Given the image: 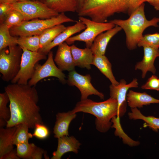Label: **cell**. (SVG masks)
Returning a JSON list of instances; mask_svg holds the SVG:
<instances>
[{
  "instance_id": "cell-45",
  "label": "cell",
  "mask_w": 159,
  "mask_h": 159,
  "mask_svg": "<svg viewBox=\"0 0 159 159\" xmlns=\"http://www.w3.org/2000/svg\"></svg>"
},
{
  "instance_id": "cell-41",
  "label": "cell",
  "mask_w": 159,
  "mask_h": 159,
  "mask_svg": "<svg viewBox=\"0 0 159 159\" xmlns=\"http://www.w3.org/2000/svg\"><path fill=\"white\" fill-rule=\"evenodd\" d=\"M18 2V0H0V3H4L13 4Z\"/></svg>"
},
{
  "instance_id": "cell-34",
  "label": "cell",
  "mask_w": 159,
  "mask_h": 159,
  "mask_svg": "<svg viewBox=\"0 0 159 159\" xmlns=\"http://www.w3.org/2000/svg\"><path fill=\"white\" fill-rule=\"evenodd\" d=\"M33 136L40 140L47 138L49 136L50 132L48 127L44 124H38L34 128Z\"/></svg>"
},
{
  "instance_id": "cell-10",
  "label": "cell",
  "mask_w": 159,
  "mask_h": 159,
  "mask_svg": "<svg viewBox=\"0 0 159 159\" xmlns=\"http://www.w3.org/2000/svg\"><path fill=\"white\" fill-rule=\"evenodd\" d=\"M62 71L55 65L53 58V54L50 51L45 62L41 65L37 63L35 66L34 74L28 82L30 86L35 85L43 79L54 77L58 78L62 83L66 82V76Z\"/></svg>"
},
{
  "instance_id": "cell-23",
  "label": "cell",
  "mask_w": 159,
  "mask_h": 159,
  "mask_svg": "<svg viewBox=\"0 0 159 159\" xmlns=\"http://www.w3.org/2000/svg\"><path fill=\"white\" fill-rule=\"evenodd\" d=\"M44 3L50 8L60 13L77 12L78 5L76 0H45Z\"/></svg>"
},
{
  "instance_id": "cell-24",
  "label": "cell",
  "mask_w": 159,
  "mask_h": 159,
  "mask_svg": "<svg viewBox=\"0 0 159 159\" xmlns=\"http://www.w3.org/2000/svg\"><path fill=\"white\" fill-rule=\"evenodd\" d=\"M67 28L62 24L48 28L39 35L40 49L51 42L56 37Z\"/></svg>"
},
{
  "instance_id": "cell-4",
  "label": "cell",
  "mask_w": 159,
  "mask_h": 159,
  "mask_svg": "<svg viewBox=\"0 0 159 159\" xmlns=\"http://www.w3.org/2000/svg\"><path fill=\"white\" fill-rule=\"evenodd\" d=\"M130 0H82L77 11L78 16L92 21L106 22L115 13H127Z\"/></svg>"
},
{
  "instance_id": "cell-25",
  "label": "cell",
  "mask_w": 159,
  "mask_h": 159,
  "mask_svg": "<svg viewBox=\"0 0 159 159\" xmlns=\"http://www.w3.org/2000/svg\"><path fill=\"white\" fill-rule=\"evenodd\" d=\"M129 119L134 120H141L153 130L157 132L159 130V118L153 116H146L143 115L137 108H132L128 113Z\"/></svg>"
},
{
  "instance_id": "cell-43",
  "label": "cell",
  "mask_w": 159,
  "mask_h": 159,
  "mask_svg": "<svg viewBox=\"0 0 159 159\" xmlns=\"http://www.w3.org/2000/svg\"><path fill=\"white\" fill-rule=\"evenodd\" d=\"M77 1V4H78V8L79 7V6L80 4V3H81V1H82V0H76Z\"/></svg>"
},
{
  "instance_id": "cell-15",
  "label": "cell",
  "mask_w": 159,
  "mask_h": 159,
  "mask_svg": "<svg viewBox=\"0 0 159 159\" xmlns=\"http://www.w3.org/2000/svg\"><path fill=\"white\" fill-rule=\"evenodd\" d=\"M85 28V25L80 21L79 20L76 21L74 24L67 27L66 28L58 35L51 42L40 49L39 51L46 54L52 48L65 42L72 35L84 30Z\"/></svg>"
},
{
  "instance_id": "cell-30",
  "label": "cell",
  "mask_w": 159,
  "mask_h": 159,
  "mask_svg": "<svg viewBox=\"0 0 159 159\" xmlns=\"http://www.w3.org/2000/svg\"><path fill=\"white\" fill-rule=\"evenodd\" d=\"M16 151L20 158L31 159L32 156L36 147L33 143L29 142L19 144L16 145Z\"/></svg>"
},
{
  "instance_id": "cell-9",
  "label": "cell",
  "mask_w": 159,
  "mask_h": 159,
  "mask_svg": "<svg viewBox=\"0 0 159 159\" xmlns=\"http://www.w3.org/2000/svg\"><path fill=\"white\" fill-rule=\"evenodd\" d=\"M13 8L23 15L24 21L38 18L47 19L57 16L59 13L38 0L17 2L12 4Z\"/></svg>"
},
{
  "instance_id": "cell-39",
  "label": "cell",
  "mask_w": 159,
  "mask_h": 159,
  "mask_svg": "<svg viewBox=\"0 0 159 159\" xmlns=\"http://www.w3.org/2000/svg\"><path fill=\"white\" fill-rule=\"evenodd\" d=\"M16 153V150L14 149L5 154L2 159H19Z\"/></svg>"
},
{
  "instance_id": "cell-33",
  "label": "cell",
  "mask_w": 159,
  "mask_h": 159,
  "mask_svg": "<svg viewBox=\"0 0 159 159\" xmlns=\"http://www.w3.org/2000/svg\"><path fill=\"white\" fill-rule=\"evenodd\" d=\"M148 45L159 48V33L156 32L153 34H147L143 35L138 43L137 46L143 47Z\"/></svg>"
},
{
  "instance_id": "cell-3",
  "label": "cell",
  "mask_w": 159,
  "mask_h": 159,
  "mask_svg": "<svg viewBox=\"0 0 159 159\" xmlns=\"http://www.w3.org/2000/svg\"><path fill=\"white\" fill-rule=\"evenodd\" d=\"M145 4L143 3L134 11L126 20L115 19L109 22L120 27L126 36V44L130 50L135 49L143 36L145 29L150 26H159V18L154 17L150 20L146 18Z\"/></svg>"
},
{
  "instance_id": "cell-11",
  "label": "cell",
  "mask_w": 159,
  "mask_h": 159,
  "mask_svg": "<svg viewBox=\"0 0 159 159\" xmlns=\"http://www.w3.org/2000/svg\"><path fill=\"white\" fill-rule=\"evenodd\" d=\"M91 79L90 74L82 75L73 70L69 73L67 82L69 85L75 86L78 88L81 93V100L86 99L88 96L92 95L104 99V94L94 87L91 82Z\"/></svg>"
},
{
  "instance_id": "cell-18",
  "label": "cell",
  "mask_w": 159,
  "mask_h": 159,
  "mask_svg": "<svg viewBox=\"0 0 159 159\" xmlns=\"http://www.w3.org/2000/svg\"><path fill=\"white\" fill-rule=\"evenodd\" d=\"M76 114L71 111L67 112H58L56 115V121L53 132L57 139L65 136H69L68 129L71 122L76 117Z\"/></svg>"
},
{
  "instance_id": "cell-36",
  "label": "cell",
  "mask_w": 159,
  "mask_h": 159,
  "mask_svg": "<svg viewBox=\"0 0 159 159\" xmlns=\"http://www.w3.org/2000/svg\"><path fill=\"white\" fill-rule=\"evenodd\" d=\"M13 9L12 4L0 3V24L4 23L7 16Z\"/></svg>"
},
{
  "instance_id": "cell-16",
  "label": "cell",
  "mask_w": 159,
  "mask_h": 159,
  "mask_svg": "<svg viewBox=\"0 0 159 159\" xmlns=\"http://www.w3.org/2000/svg\"><path fill=\"white\" fill-rule=\"evenodd\" d=\"M65 136L58 138L56 151L52 153V159H60L65 153L72 152L77 154L81 143L73 136Z\"/></svg>"
},
{
  "instance_id": "cell-27",
  "label": "cell",
  "mask_w": 159,
  "mask_h": 159,
  "mask_svg": "<svg viewBox=\"0 0 159 159\" xmlns=\"http://www.w3.org/2000/svg\"><path fill=\"white\" fill-rule=\"evenodd\" d=\"M17 45L22 49L34 52H38L40 49L39 36H19L18 38Z\"/></svg>"
},
{
  "instance_id": "cell-2",
  "label": "cell",
  "mask_w": 159,
  "mask_h": 159,
  "mask_svg": "<svg viewBox=\"0 0 159 159\" xmlns=\"http://www.w3.org/2000/svg\"><path fill=\"white\" fill-rule=\"evenodd\" d=\"M71 111L73 113L82 112L95 116L96 117V128L98 131L103 133L107 132L112 126V118L118 115L117 101L110 97L100 102L87 98L81 100Z\"/></svg>"
},
{
  "instance_id": "cell-8",
  "label": "cell",
  "mask_w": 159,
  "mask_h": 159,
  "mask_svg": "<svg viewBox=\"0 0 159 159\" xmlns=\"http://www.w3.org/2000/svg\"><path fill=\"white\" fill-rule=\"evenodd\" d=\"M20 70L11 83L26 85L32 77L36 64L41 60L47 59L46 54L40 51L34 52L22 49Z\"/></svg>"
},
{
  "instance_id": "cell-31",
  "label": "cell",
  "mask_w": 159,
  "mask_h": 159,
  "mask_svg": "<svg viewBox=\"0 0 159 159\" xmlns=\"http://www.w3.org/2000/svg\"><path fill=\"white\" fill-rule=\"evenodd\" d=\"M9 102V99L7 93L5 92L0 93V121L7 122L11 117L9 107L7 105Z\"/></svg>"
},
{
  "instance_id": "cell-29",
  "label": "cell",
  "mask_w": 159,
  "mask_h": 159,
  "mask_svg": "<svg viewBox=\"0 0 159 159\" xmlns=\"http://www.w3.org/2000/svg\"><path fill=\"white\" fill-rule=\"evenodd\" d=\"M120 117L117 116H114L111 120V122L113 123L111 127L115 129V135L121 138L125 144H126L130 146L138 145L140 144L139 142L133 140L124 132L121 125Z\"/></svg>"
},
{
  "instance_id": "cell-46",
  "label": "cell",
  "mask_w": 159,
  "mask_h": 159,
  "mask_svg": "<svg viewBox=\"0 0 159 159\" xmlns=\"http://www.w3.org/2000/svg\"></svg>"
},
{
  "instance_id": "cell-32",
  "label": "cell",
  "mask_w": 159,
  "mask_h": 159,
  "mask_svg": "<svg viewBox=\"0 0 159 159\" xmlns=\"http://www.w3.org/2000/svg\"><path fill=\"white\" fill-rule=\"evenodd\" d=\"M24 21V16L19 11L13 9L4 22V24L10 29L21 25Z\"/></svg>"
},
{
  "instance_id": "cell-22",
  "label": "cell",
  "mask_w": 159,
  "mask_h": 159,
  "mask_svg": "<svg viewBox=\"0 0 159 159\" xmlns=\"http://www.w3.org/2000/svg\"><path fill=\"white\" fill-rule=\"evenodd\" d=\"M92 64L94 65L109 79L112 84L117 85L119 84L113 75L112 65L105 55H94Z\"/></svg>"
},
{
  "instance_id": "cell-19",
  "label": "cell",
  "mask_w": 159,
  "mask_h": 159,
  "mask_svg": "<svg viewBox=\"0 0 159 159\" xmlns=\"http://www.w3.org/2000/svg\"><path fill=\"white\" fill-rule=\"evenodd\" d=\"M71 49L75 66L90 69L94 56L91 48L80 49L73 44Z\"/></svg>"
},
{
  "instance_id": "cell-12",
  "label": "cell",
  "mask_w": 159,
  "mask_h": 159,
  "mask_svg": "<svg viewBox=\"0 0 159 159\" xmlns=\"http://www.w3.org/2000/svg\"><path fill=\"white\" fill-rule=\"evenodd\" d=\"M138 83L137 79H134L130 83L127 84L125 81L121 80L117 85L111 84L110 86V97L117 100L118 108V115L120 117L123 116L126 111V101L127 92L131 88L137 87Z\"/></svg>"
},
{
  "instance_id": "cell-1",
  "label": "cell",
  "mask_w": 159,
  "mask_h": 159,
  "mask_svg": "<svg viewBox=\"0 0 159 159\" xmlns=\"http://www.w3.org/2000/svg\"><path fill=\"white\" fill-rule=\"evenodd\" d=\"M35 86L12 83L4 87L9 99L11 117L6 127L24 124L34 129L38 124H44L38 105L39 98Z\"/></svg>"
},
{
  "instance_id": "cell-42",
  "label": "cell",
  "mask_w": 159,
  "mask_h": 159,
  "mask_svg": "<svg viewBox=\"0 0 159 159\" xmlns=\"http://www.w3.org/2000/svg\"><path fill=\"white\" fill-rule=\"evenodd\" d=\"M31 0H18V2H23L28 1Z\"/></svg>"
},
{
  "instance_id": "cell-26",
  "label": "cell",
  "mask_w": 159,
  "mask_h": 159,
  "mask_svg": "<svg viewBox=\"0 0 159 159\" xmlns=\"http://www.w3.org/2000/svg\"><path fill=\"white\" fill-rule=\"evenodd\" d=\"M16 126V129L12 139L14 145L28 142L29 139L33 137L32 134L29 132V128L26 125L21 123Z\"/></svg>"
},
{
  "instance_id": "cell-6",
  "label": "cell",
  "mask_w": 159,
  "mask_h": 159,
  "mask_svg": "<svg viewBox=\"0 0 159 159\" xmlns=\"http://www.w3.org/2000/svg\"><path fill=\"white\" fill-rule=\"evenodd\" d=\"M17 45L0 50V72L2 79L6 82L11 81L20 69L23 50Z\"/></svg>"
},
{
  "instance_id": "cell-40",
  "label": "cell",
  "mask_w": 159,
  "mask_h": 159,
  "mask_svg": "<svg viewBox=\"0 0 159 159\" xmlns=\"http://www.w3.org/2000/svg\"><path fill=\"white\" fill-rule=\"evenodd\" d=\"M145 2L148 3L156 10L159 11V0H145Z\"/></svg>"
},
{
  "instance_id": "cell-7",
  "label": "cell",
  "mask_w": 159,
  "mask_h": 159,
  "mask_svg": "<svg viewBox=\"0 0 159 159\" xmlns=\"http://www.w3.org/2000/svg\"><path fill=\"white\" fill-rule=\"evenodd\" d=\"M79 20L86 26L84 31L76 35L72 36L65 42L68 44L76 41L85 43L86 47L90 48L96 37L100 34L114 28L115 25L110 22L100 23L94 21L85 17L80 16Z\"/></svg>"
},
{
  "instance_id": "cell-38",
  "label": "cell",
  "mask_w": 159,
  "mask_h": 159,
  "mask_svg": "<svg viewBox=\"0 0 159 159\" xmlns=\"http://www.w3.org/2000/svg\"><path fill=\"white\" fill-rule=\"evenodd\" d=\"M44 152L43 149L36 146L32 156L31 159H42Z\"/></svg>"
},
{
  "instance_id": "cell-37",
  "label": "cell",
  "mask_w": 159,
  "mask_h": 159,
  "mask_svg": "<svg viewBox=\"0 0 159 159\" xmlns=\"http://www.w3.org/2000/svg\"><path fill=\"white\" fill-rule=\"evenodd\" d=\"M145 0H130L127 13L129 16L143 3Z\"/></svg>"
},
{
  "instance_id": "cell-21",
  "label": "cell",
  "mask_w": 159,
  "mask_h": 159,
  "mask_svg": "<svg viewBox=\"0 0 159 159\" xmlns=\"http://www.w3.org/2000/svg\"><path fill=\"white\" fill-rule=\"evenodd\" d=\"M16 126L0 128V159L6 154L13 150L14 145L12 138L16 129Z\"/></svg>"
},
{
  "instance_id": "cell-20",
  "label": "cell",
  "mask_w": 159,
  "mask_h": 159,
  "mask_svg": "<svg viewBox=\"0 0 159 159\" xmlns=\"http://www.w3.org/2000/svg\"><path fill=\"white\" fill-rule=\"evenodd\" d=\"M126 99L128 105L131 108L142 107L144 105L159 103V100L152 97L145 92H140L130 90Z\"/></svg>"
},
{
  "instance_id": "cell-13",
  "label": "cell",
  "mask_w": 159,
  "mask_h": 159,
  "mask_svg": "<svg viewBox=\"0 0 159 159\" xmlns=\"http://www.w3.org/2000/svg\"><path fill=\"white\" fill-rule=\"evenodd\" d=\"M144 56L142 60L137 63L135 67V70L139 69L142 72V77L144 78L148 71L153 74L156 72L154 62L156 58L159 57V49L148 45L143 47Z\"/></svg>"
},
{
  "instance_id": "cell-44",
  "label": "cell",
  "mask_w": 159,
  "mask_h": 159,
  "mask_svg": "<svg viewBox=\"0 0 159 159\" xmlns=\"http://www.w3.org/2000/svg\"><path fill=\"white\" fill-rule=\"evenodd\" d=\"M38 0L44 3V2L45 0Z\"/></svg>"
},
{
  "instance_id": "cell-28",
  "label": "cell",
  "mask_w": 159,
  "mask_h": 159,
  "mask_svg": "<svg viewBox=\"0 0 159 159\" xmlns=\"http://www.w3.org/2000/svg\"><path fill=\"white\" fill-rule=\"evenodd\" d=\"M18 38L12 36L10 29L4 24L0 25V50L11 46L17 45Z\"/></svg>"
},
{
  "instance_id": "cell-35",
  "label": "cell",
  "mask_w": 159,
  "mask_h": 159,
  "mask_svg": "<svg viewBox=\"0 0 159 159\" xmlns=\"http://www.w3.org/2000/svg\"><path fill=\"white\" fill-rule=\"evenodd\" d=\"M142 89L155 90L159 91V80L155 75H153L148 80L146 83L141 87Z\"/></svg>"
},
{
  "instance_id": "cell-14",
  "label": "cell",
  "mask_w": 159,
  "mask_h": 159,
  "mask_svg": "<svg viewBox=\"0 0 159 159\" xmlns=\"http://www.w3.org/2000/svg\"><path fill=\"white\" fill-rule=\"evenodd\" d=\"M54 61L58 67L63 71H71L75 66L72 56L71 46L64 42L59 45Z\"/></svg>"
},
{
  "instance_id": "cell-5",
  "label": "cell",
  "mask_w": 159,
  "mask_h": 159,
  "mask_svg": "<svg viewBox=\"0 0 159 159\" xmlns=\"http://www.w3.org/2000/svg\"><path fill=\"white\" fill-rule=\"evenodd\" d=\"M76 21L65 15L64 13L57 16L44 19H35L24 21L20 25L10 29L13 36H29L39 35L47 29L55 26L68 22Z\"/></svg>"
},
{
  "instance_id": "cell-17",
  "label": "cell",
  "mask_w": 159,
  "mask_h": 159,
  "mask_svg": "<svg viewBox=\"0 0 159 159\" xmlns=\"http://www.w3.org/2000/svg\"><path fill=\"white\" fill-rule=\"evenodd\" d=\"M122 29L120 27L115 25L112 29L98 35L95 39L90 48L93 54L105 55L110 41Z\"/></svg>"
}]
</instances>
